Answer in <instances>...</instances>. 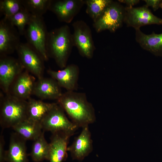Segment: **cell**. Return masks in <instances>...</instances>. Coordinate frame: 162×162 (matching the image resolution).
<instances>
[{
  "label": "cell",
  "mask_w": 162,
  "mask_h": 162,
  "mask_svg": "<svg viewBox=\"0 0 162 162\" xmlns=\"http://www.w3.org/2000/svg\"><path fill=\"white\" fill-rule=\"evenodd\" d=\"M71 121L78 128H83L94 123L95 111L85 93L67 91L57 100Z\"/></svg>",
  "instance_id": "6da1fadb"
},
{
  "label": "cell",
  "mask_w": 162,
  "mask_h": 162,
  "mask_svg": "<svg viewBox=\"0 0 162 162\" xmlns=\"http://www.w3.org/2000/svg\"><path fill=\"white\" fill-rule=\"evenodd\" d=\"M74 46L72 34L67 25L63 26L48 32L46 44L48 56L52 58L62 69L67 66Z\"/></svg>",
  "instance_id": "7a4b0ae2"
},
{
  "label": "cell",
  "mask_w": 162,
  "mask_h": 162,
  "mask_svg": "<svg viewBox=\"0 0 162 162\" xmlns=\"http://www.w3.org/2000/svg\"><path fill=\"white\" fill-rule=\"evenodd\" d=\"M27 101L14 96H9L2 102L0 124L2 129L12 128L27 119Z\"/></svg>",
  "instance_id": "3957f363"
},
{
  "label": "cell",
  "mask_w": 162,
  "mask_h": 162,
  "mask_svg": "<svg viewBox=\"0 0 162 162\" xmlns=\"http://www.w3.org/2000/svg\"><path fill=\"white\" fill-rule=\"evenodd\" d=\"M48 33L42 17L32 15L24 34L27 43L45 61L49 57L46 49Z\"/></svg>",
  "instance_id": "277c9868"
},
{
  "label": "cell",
  "mask_w": 162,
  "mask_h": 162,
  "mask_svg": "<svg viewBox=\"0 0 162 162\" xmlns=\"http://www.w3.org/2000/svg\"><path fill=\"white\" fill-rule=\"evenodd\" d=\"M64 112L60 105L56 103L40 123L43 130L50 131L52 134L63 133L73 135L78 128L69 120Z\"/></svg>",
  "instance_id": "5b68a950"
},
{
  "label": "cell",
  "mask_w": 162,
  "mask_h": 162,
  "mask_svg": "<svg viewBox=\"0 0 162 162\" xmlns=\"http://www.w3.org/2000/svg\"><path fill=\"white\" fill-rule=\"evenodd\" d=\"M125 7L118 1L112 0L95 22L93 26L97 33L105 30L114 32L124 23Z\"/></svg>",
  "instance_id": "8992f818"
},
{
  "label": "cell",
  "mask_w": 162,
  "mask_h": 162,
  "mask_svg": "<svg viewBox=\"0 0 162 162\" xmlns=\"http://www.w3.org/2000/svg\"><path fill=\"white\" fill-rule=\"evenodd\" d=\"M72 34L74 46H76L81 56L88 59L93 56L95 46L89 26L84 21L77 20L72 24Z\"/></svg>",
  "instance_id": "52a82bcc"
},
{
  "label": "cell",
  "mask_w": 162,
  "mask_h": 162,
  "mask_svg": "<svg viewBox=\"0 0 162 162\" xmlns=\"http://www.w3.org/2000/svg\"><path fill=\"white\" fill-rule=\"evenodd\" d=\"M124 23L135 30L141 26L149 25H162V19L154 15L146 5L135 8L125 7Z\"/></svg>",
  "instance_id": "ba28073f"
},
{
  "label": "cell",
  "mask_w": 162,
  "mask_h": 162,
  "mask_svg": "<svg viewBox=\"0 0 162 162\" xmlns=\"http://www.w3.org/2000/svg\"><path fill=\"white\" fill-rule=\"evenodd\" d=\"M16 51L19 60L24 68L36 76L38 79L43 77V60L39 53L27 43H21Z\"/></svg>",
  "instance_id": "9c48e42d"
},
{
  "label": "cell",
  "mask_w": 162,
  "mask_h": 162,
  "mask_svg": "<svg viewBox=\"0 0 162 162\" xmlns=\"http://www.w3.org/2000/svg\"><path fill=\"white\" fill-rule=\"evenodd\" d=\"M85 4L84 0H51L49 10L62 22L70 23Z\"/></svg>",
  "instance_id": "30bf717a"
},
{
  "label": "cell",
  "mask_w": 162,
  "mask_h": 162,
  "mask_svg": "<svg viewBox=\"0 0 162 162\" xmlns=\"http://www.w3.org/2000/svg\"><path fill=\"white\" fill-rule=\"evenodd\" d=\"M24 68L19 60L7 56H1L0 83L5 92H8L11 84Z\"/></svg>",
  "instance_id": "8fae6325"
},
{
  "label": "cell",
  "mask_w": 162,
  "mask_h": 162,
  "mask_svg": "<svg viewBox=\"0 0 162 162\" xmlns=\"http://www.w3.org/2000/svg\"><path fill=\"white\" fill-rule=\"evenodd\" d=\"M20 35L15 27L4 18L0 21V53L1 56L13 52L20 44Z\"/></svg>",
  "instance_id": "7c38bea8"
},
{
  "label": "cell",
  "mask_w": 162,
  "mask_h": 162,
  "mask_svg": "<svg viewBox=\"0 0 162 162\" xmlns=\"http://www.w3.org/2000/svg\"><path fill=\"white\" fill-rule=\"evenodd\" d=\"M47 72L61 88H65L67 91H74L77 89L80 70L77 65L70 64L57 71L49 69Z\"/></svg>",
  "instance_id": "4fadbf2b"
},
{
  "label": "cell",
  "mask_w": 162,
  "mask_h": 162,
  "mask_svg": "<svg viewBox=\"0 0 162 162\" xmlns=\"http://www.w3.org/2000/svg\"><path fill=\"white\" fill-rule=\"evenodd\" d=\"M82 128L80 134L75 138L68 148L73 159L79 161L83 160L93 149V141L88 126Z\"/></svg>",
  "instance_id": "5bb4252c"
},
{
  "label": "cell",
  "mask_w": 162,
  "mask_h": 162,
  "mask_svg": "<svg viewBox=\"0 0 162 162\" xmlns=\"http://www.w3.org/2000/svg\"><path fill=\"white\" fill-rule=\"evenodd\" d=\"M72 136L63 133L52 134L49 143L50 162H63L66 160L68 156V145Z\"/></svg>",
  "instance_id": "9a60e30c"
},
{
  "label": "cell",
  "mask_w": 162,
  "mask_h": 162,
  "mask_svg": "<svg viewBox=\"0 0 162 162\" xmlns=\"http://www.w3.org/2000/svg\"><path fill=\"white\" fill-rule=\"evenodd\" d=\"M26 141L15 132L12 133L8 149L6 151L5 161L28 162Z\"/></svg>",
  "instance_id": "2e32d148"
},
{
  "label": "cell",
  "mask_w": 162,
  "mask_h": 162,
  "mask_svg": "<svg viewBox=\"0 0 162 162\" xmlns=\"http://www.w3.org/2000/svg\"><path fill=\"white\" fill-rule=\"evenodd\" d=\"M61 87L52 78H43L36 82L33 94L41 99L57 100L63 93Z\"/></svg>",
  "instance_id": "e0dca14e"
},
{
  "label": "cell",
  "mask_w": 162,
  "mask_h": 162,
  "mask_svg": "<svg viewBox=\"0 0 162 162\" xmlns=\"http://www.w3.org/2000/svg\"><path fill=\"white\" fill-rule=\"evenodd\" d=\"M135 39L141 47L157 56H162V33L146 34L140 29L136 30Z\"/></svg>",
  "instance_id": "ac0fdd59"
},
{
  "label": "cell",
  "mask_w": 162,
  "mask_h": 162,
  "mask_svg": "<svg viewBox=\"0 0 162 162\" xmlns=\"http://www.w3.org/2000/svg\"><path fill=\"white\" fill-rule=\"evenodd\" d=\"M36 82L27 71L22 72L15 79L13 88V95L21 99H29L33 94Z\"/></svg>",
  "instance_id": "d6986e66"
},
{
  "label": "cell",
  "mask_w": 162,
  "mask_h": 162,
  "mask_svg": "<svg viewBox=\"0 0 162 162\" xmlns=\"http://www.w3.org/2000/svg\"><path fill=\"white\" fill-rule=\"evenodd\" d=\"M56 103H49L33 99L27 101V119L40 123L41 121Z\"/></svg>",
  "instance_id": "ffe728a7"
},
{
  "label": "cell",
  "mask_w": 162,
  "mask_h": 162,
  "mask_svg": "<svg viewBox=\"0 0 162 162\" xmlns=\"http://www.w3.org/2000/svg\"><path fill=\"white\" fill-rule=\"evenodd\" d=\"M12 128L15 133L26 140H35L40 136L43 131L40 123L27 119L20 123Z\"/></svg>",
  "instance_id": "44dd1931"
},
{
  "label": "cell",
  "mask_w": 162,
  "mask_h": 162,
  "mask_svg": "<svg viewBox=\"0 0 162 162\" xmlns=\"http://www.w3.org/2000/svg\"><path fill=\"white\" fill-rule=\"evenodd\" d=\"M44 132L43 131L40 136L34 141L32 146L30 155L35 162L49 160L50 144L45 139Z\"/></svg>",
  "instance_id": "7402d4cb"
},
{
  "label": "cell",
  "mask_w": 162,
  "mask_h": 162,
  "mask_svg": "<svg viewBox=\"0 0 162 162\" xmlns=\"http://www.w3.org/2000/svg\"><path fill=\"white\" fill-rule=\"evenodd\" d=\"M112 0H84L86 12L95 22L100 16Z\"/></svg>",
  "instance_id": "603a6c76"
},
{
  "label": "cell",
  "mask_w": 162,
  "mask_h": 162,
  "mask_svg": "<svg viewBox=\"0 0 162 162\" xmlns=\"http://www.w3.org/2000/svg\"><path fill=\"white\" fill-rule=\"evenodd\" d=\"M51 0H21L22 5L32 15L42 17L49 10Z\"/></svg>",
  "instance_id": "cb8c5ba5"
},
{
  "label": "cell",
  "mask_w": 162,
  "mask_h": 162,
  "mask_svg": "<svg viewBox=\"0 0 162 162\" xmlns=\"http://www.w3.org/2000/svg\"><path fill=\"white\" fill-rule=\"evenodd\" d=\"M32 15L24 8L14 15L6 19L17 28L20 35H23Z\"/></svg>",
  "instance_id": "d4e9b609"
},
{
  "label": "cell",
  "mask_w": 162,
  "mask_h": 162,
  "mask_svg": "<svg viewBox=\"0 0 162 162\" xmlns=\"http://www.w3.org/2000/svg\"><path fill=\"white\" fill-rule=\"evenodd\" d=\"M21 0H1L0 1V11L7 19L24 8Z\"/></svg>",
  "instance_id": "484cf974"
},
{
  "label": "cell",
  "mask_w": 162,
  "mask_h": 162,
  "mask_svg": "<svg viewBox=\"0 0 162 162\" xmlns=\"http://www.w3.org/2000/svg\"><path fill=\"white\" fill-rule=\"evenodd\" d=\"M5 141L2 132L0 136V162H4L6 151L4 149Z\"/></svg>",
  "instance_id": "4316f807"
},
{
  "label": "cell",
  "mask_w": 162,
  "mask_h": 162,
  "mask_svg": "<svg viewBox=\"0 0 162 162\" xmlns=\"http://www.w3.org/2000/svg\"><path fill=\"white\" fill-rule=\"evenodd\" d=\"M146 5L148 7H151L154 11L160 8V5L162 0H144Z\"/></svg>",
  "instance_id": "83f0119b"
},
{
  "label": "cell",
  "mask_w": 162,
  "mask_h": 162,
  "mask_svg": "<svg viewBox=\"0 0 162 162\" xmlns=\"http://www.w3.org/2000/svg\"><path fill=\"white\" fill-rule=\"evenodd\" d=\"M118 2L120 3H123L126 4L127 7H134V6L139 3V0H118Z\"/></svg>",
  "instance_id": "f1b7e54d"
},
{
  "label": "cell",
  "mask_w": 162,
  "mask_h": 162,
  "mask_svg": "<svg viewBox=\"0 0 162 162\" xmlns=\"http://www.w3.org/2000/svg\"><path fill=\"white\" fill-rule=\"evenodd\" d=\"M160 8L162 9V0L160 5Z\"/></svg>",
  "instance_id": "f546056e"
}]
</instances>
